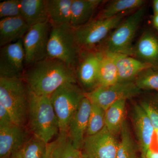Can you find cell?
<instances>
[{
    "mask_svg": "<svg viewBox=\"0 0 158 158\" xmlns=\"http://www.w3.org/2000/svg\"><path fill=\"white\" fill-rule=\"evenodd\" d=\"M153 68L148 69L141 72L135 80L136 86L140 90L158 91V70Z\"/></svg>",
    "mask_w": 158,
    "mask_h": 158,
    "instance_id": "obj_29",
    "label": "cell"
},
{
    "mask_svg": "<svg viewBox=\"0 0 158 158\" xmlns=\"http://www.w3.org/2000/svg\"><path fill=\"white\" fill-rule=\"evenodd\" d=\"M121 140L118 143L116 158H137V147L126 119L122 127Z\"/></svg>",
    "mask_w": 158,
    "mask_h": 158,
    "instance_id": "obj_27",
    "label": "cell"
},
{
    "mask_svg": "<svg viewBox=\"0 0 158 158\" xmlns=\"http://www.w3.org/2000/svg\"><path fill=\"white\" fill-rule=\"evenodd\" d=\"M21 16L19 0H7L0 3V18Z\"/></svg>",
    "mask_w": 158,
    "mask_h": 158,
    "instance_id": "obj_30",
    "label": "cell"
},
{
    "mask_svg": "<svg viewBox=\"0 0 158 158\" xmlns=\"http://www.w3.org/2000/svg\"><path fill=\"white\" fill-rule=\"evenodd\" d=\"M153 24L155 28L158 31V14L154 15L153 18Z\"/></svg>",
    "mask_w": 158,
    "mask_h": 158,
    "instance_id": "obj_35",
    "label": "cell"
},
{
    "mask_svg": "<svg viewBox=\"0 0 158 158\" xmlns=\"http://www.w3.org/2000/svg\"><path fill=\"white\" fill-rule=\"evenodd\" d=\"M21 16L30 27L49 20L46 0H19Z\"/></svg>",
    "mask_w": 158,
    "mask_h": 158,
    "instance_id": "obj_20",
    "label": "cell"
},
{
    "mask_svg": "<svg viewBox=\"0 0 158 158\" xmlns=\"http://www.w3.org/2000/svg\"><path fill=\"white\" fill-rule=\"evenodd\" d=\"M15 124L6 108L0 104V127H7Z\"/></svg>",
    "mask_w": 158,
    "mask_h": 158,
    "instance_id": "obj_32",
    "label": "cell"
},
{
    "mask_svg": "<svg viewBox=\"0 0 158 158\" xmlns=\"http://www.w3.org/2000/svg\"><path fill=\"white\" fill-rule=\"evenodd\" d=\"M125 15L108 19L97 17L85 25L74 29L77 43L82 52L97 50L123 20Z\"/></svg>",
    "mask_w": 158,
    "mask_h": 158,
    "instance_id": "obj_6",
    "label": "cell"
},
{
    "mask_svg": "<svg viewBox=\"0 0 158 158\" xmlns=\"http://www.w3.org/2000/svg\"><path fill=\"white\" fill-rule=\"evenodd\" d=\"M144 13L145 9L143 6L134 11L112 31L103 42H104L103 48L97 50L132 56L133 40L144 17Z\"/></svg>",
    "mask_w": 158,
    "mask_h": 158,
    "instance_id": "obj_5",
    "label": "cell"
},
{
    "mask_svg": "<svg viewBox=\"0 0 158 158\" xmlns=\"http://www.w3.org/2000/svg\"><path fill=\"white\" fill-rule=\"evenodd\" d=\"M143 0H115L110 2L101 11L97 18H110L136 10L143 7Z\"/></svg>",
    "mask_w": 158,
    "mask_h": 158,
    "instance_id": "obj_24",
    "label": "cell"
},
{
    "mask_svg": "<svg viewBox=\"0 0 158 158\" xmlns=\"http://www.w3.org/2000/svg\"><path fill=\"white\" fill-rule=\"evenodd\" d=\"M48 144L32 134L22 146L12 155L17 158H46Z\"/></svg>",
    "mask_w": 158,
    "mask_h": 158,
    "instance_id": "obj_25",
    "label": "cell"
},
{
    "mask_svg": "<svg viewBox=\"0 0 158 158\" xmlns=\"http://www.w3.org/2000/svg\"><path fill=\"white\" fill-rule=\"evenodd\" d=\"M102 2L100 0H73L71 27L77 29L90 22Z\"/></svg>",
    "mask_w": 158,
    "mask_h": 158,
    "instance_id": "obj_19",
    "label": "cell"
},
{
    "mask_svg": "<svg viewBox=\"0 0 158 158\" xmlns=\"http://www.w3.org/2000/svg\"><path fill=\"white\" fill-rule=\"evenodd\" d=\"M135 58L152 66H158V39L149 32H145L134 48Z\"/></svg>",
    "mask_w": 158,
    "mask_h": 158,
    "instance_id": "obj_18",
    "label": "cell"
},
{
    "mask_svg": "<svg viewBox=\"0 0 158 158\" xmlns=\"http://www.w3.org/2000/svg\"><path fill=\"white\" fill-rule=\"evenodd\" d=\"M145 157L146 158H158V149L154 150L150 148L146 153Z\"/></svg>",
    "mask_w": 158,
    "mask_h": 158,
    "instance_id": "obj_33",
    "label": "cell"
},
{
    "mask_svg": "<svg viewBox=\"0 0 158 158\" xmlns=\"http://www.w3.org/2000/svg\"><path fill=\"white\" fill-rule=\"evenodd\" d=\"M103 52L99 68L98 87H108L118 82V70L114 59L110 53Z\"/></svg>",
    "mask_w": 158,
    "mask_h": 158,
    "instance_id": "obj_26",
    "label": "cell"
},
{
    "mask_svg": "<svg viewBox=\"0 0 158 158\" xmlns=\"http://www.w3.org/2000/svg\"><path fill=\"white\" fill-rule=\"evenodd\" d=\"M9 158H17V157H16L15 156L13 155H11V156Z\"/></svg>",
    "mask_w": 158,
    "mask_h": 158,
    "instance_id": "obj_37",
    "label": "cell"
},
{
    "mask_svg": "<svg viewBox=\"0 0 158 158\" xmlns=\"http://www.w3.org/2000/svg\"><path fill=\"white\" fill-rule=\"evenodd\" d=\"M118 143L105 126L96 134L86 136L82 154L84 158H116Z\"/></svg>",
    "mask_w": 158,
    "mask_h": 158,
    "instance_id": "obj_11",
    "label": "cell"
},
{
    "mask_svg": "<svg viewBox=\"0 0 158 158\" xmlns=\"http://www.w3.org/2000/svg\"><path fill=\"white\" fill-rule=\"evenodd\" d=\"M105 113L106 111L102 108L91 104L86 136L93 135L103 129L105 127Z\"/></svg>",
    "mask_w": 158,
    "mask_h": 158,
    "instance_id": "obj_28",
    "label": "cell"
},
{
    "mask_svg": "<svg viewBox=\"0 0 158 158\" xmlns=\"http://www.w3.org/2000/svg\"><path fill=\"white\" fill-rule=\"evenodd\" d=\"M47 52L48 57L59 59L76 71L82 51L70 25L51 24Z\"/></svg>",
    "mask_w": 158,
    "mask_h": 158,
    "instance_id": "obj_4",
    "label": "cell"
},
{
    "mask_svg": "<svg viewBox=\"0 0 158 158\" xmlns=\"http://www.w3.org/2000/svg\"><path fill=\"white\" fill-rule=\"evenodd\" d=\"M153 9L154 15L158 14V0H155L153 2Z\"/></svg>",
    "mask_w": 158,
    "mask_h": 158,
    "instance_id": "obj_34",
    "label": "cell"
},
{
    "mask_svg": "<svg viewBox=\"0 0 158 158\" xmlns=\"http://www.w3.org/2000/svg\"><path fill=\"white\" fill-rule=\"evenodd\" d=\"M140 158H146L145 157H142V156H141V157Z\"/></svg>",
    "mask_w": 158,
    "mask_h": 158,
    "instance_id": "obj_38",
    "label": "cell"
},
{
    "mask_svg": "<svg viewBox=\"0 0 158 158\" xmlns=\"http://www.w3.org/2000/svg\"><path fill=\"white\" fill-rule=\"evenodd\" d=\"M30 90L23 77H0V104L9 112L15 124L27 127Z\"/></svg>",
    "mask_w": 158,
    "mask_h": 158,
    "instance_id": "obj_2",
    "label": "cell"
},
{
    "mask_svg": "<svg viewBox=\"0 0 158 158\" xmlns=\"http://www.w3.org/2000/svg\"><path fill=\"white\" fill-rule=\"evenodd\" d=\"M91 107V103L85 96L69 125V137L74 147L80 151L82 150L85 143Z\"/></svg>",
    "mask_w": 158,
    "mask_h": 158,
    "instance_id": "obj_13",
    "label": "cell"
},
{
    "mask_svg": "<svg viewBox=\"0 0 158 158\" xmlns=\"http://www.w3.org/2000/svg\"><path fill=\"white\" fill-rule=\"evenodd\" d=\"M155 134H156V138L157 142L158 144V129L155 131Z\"/></svg>",
    "mask_w": 158,
    "mask_h": 158,
    "instance_id": "obj_36",
    "label": "cell"
},
{
    "mask_svg": "<svg viewBox=\"0 0 158 158\" xmlns=\"http://www.w3.org/2000/svg\"><path fill=\"white\" fill-rule=\"evenodd\" d=\"M51 29V23L48 21L31 26L23 37L26 68L48 57V44Z\"/></svg>",
    "mask_w": 158,
    "mask_h": 158,
    "instance_id": "obj_8",
    "label": "cell"
},
{
    "mask_svg": "<svg viewBox=\"0 0 158 158\" xmlns=\"http://www.w3.org/2000/svg\"><path fill=\"white\" fill-rule=\"evenodd\" d=\"M109 53V52H108ZM118 70V82L134 81L142 72L152 65L131 56L124 54L111 53Z\"/></svg>",
    "mask_w": 158,
    "mask_h": 158,
    "instance_id": "obj_16",
    "label": "cell"
},
{
    "mask_svg": "<svg viewBox=\"0 0 158 158\" xmlns=\"http://www.w3.org/2000/svg\"><path fill=\"white\" fill-rule=\"evenodd\" d=\"M104 56L101 51L82 52L76 69L77 82L89 92L98 87V73L100 64Z\"/></svg>",
    "mask_w": 158,
    "mask_h": 158,
    "instance_id": "obj_12",
    "label": "cell"
},
{
    "mask_svg": "<svg viewBox=\"0 0 158 158\" xmlns=\"http://www.w3.org/2000/svg\"><path fill=\"white\" fill-rule=\"evenodd\" d=\"M132 119L141 156L145 157L148 151L151 148L155 134L154 128L140 104L134 106Z\"/></svg>",
    "mask_w": 158,
    "mask_h": 158,
    "instance_id": "obj_15",
    "label": "cell"
},
{
    "mask_svg": "<svg viewBox=\"0 0 158 158\" xmlns=\"http://www.w3.org/2000/svg\"><path fill=\"white\" fill-rule=\"evenodd\" d=\"M127 100L121 99L114 103L106 110L105 126L114 135L120 133L125 118Z\"/></svg>",
    "mask_w": 158,
    "mask_h": 158,
    "instance_id": "obj_23",
    "label": "cell"
},
{
    "mask_svg": "<svg viewBox=\"0 0 158 158\" xmlns=\"http://www.w3.org/2000/svg\"><path fill=\"white\" fill-rule=\"evenodd\" d=\"M46 158H84L81 151L74 147L68 133L59 132L56 139L48 144Z\"/></svg>",
    "mask_w": 158,
    "mask_h": 158,
    "instance_id": "obj_21",
    "label": "cell"
},
{
    "mask_svg": "<svg viewBox=\"0 0 158 158\" xmlns=\"http://www.w3.org/2000/svg\"><path fill=\"white\" fill-rule=\"evenodd\" d=\"M49 20L55 25H70L73 0H46Z\"/></svg>",
    "mask_w": 158,
    "mask_h": 158,
    "instance_id": "obj_22",
    "label": "cell"
},
{
    "mask_svg": "<svg viewBox=\"0 0 158 158\" xmlns=\"http://www.w3.org/2000/svg\"><path fill=\"white\" fill-rule=\"evenodd\" d=\"M85 93L77 83H68L59 87L50 97L59 122V132L68 131L71 119Z\"/></svg>",
    "mask_w": 158,
    "mask_h": 158,
    "instance_id": "obj_7",
    "label": "cell"
},
{
    "mask_svg": "<svg viewBox=\"0 0 158 158\" xmlns=\"http://www.w3.org/2000/svg\"><path fill=\"white\" fill-rule=\"evenodd\" d=\"M141 90L135 81L118 82L108 87H98L85 96L90 103L106 111L111 105L121 99L127 100L138 95Z\"/></svg>",
    "mask_w": 158,
    "mask_h": 158,
    "instance_id": "obj_9",
    "label": "cell"
},
{
    "mask_svg": "<svg viewBox=\"0 0 158 158\" xmlns=\"http://www.w3.org/2000/svg\"><path fill=\"white\" fill-rule=\"evenodd\" d=\"M25 68V53L22 39L1 47L0 77H23Z\"/></svg>",
    "mask_w": 158,
    "mask_h": 158,
    "instance_id": "obj_10",
    "label": "cell"
},
{
    "mask_svg": "<svg viewBox=\"0 0 158 158\" xmlns=\"http://www.w3.org/2000/svg\"><path fill=\"white\" fill-rule=\"evenodd\" d=\"M140 105L151 121L155 131L158 129V102L155 100H144Z\"/></svg>",
    "mask_w": 158,
    "mask_h": 158,
    "instance_id": "obj_31",
    "label": "cell"
},
{
    "mask_svg": "<svg viewBox=\"0 0 158 158\" xmlns=\"http://www.w3.org/2000/svg\"><path fill=\"white\" fill-rule=\"evenodd\" d=\"M30 27L22 16L0 20V46L22 39Z\"/></svg>",
    "mask_w": 158,
    "mask_h": 158,
    "instance_id": "obj_17",
    "label": "cell"
},
{
    "mask_svg": "<svg viewBox=\"0 0 158 158\" xmlns=\"http://www.w3.org/2000/svg\"><path fill=\"white\" fill-rule=\"evenodd\" d=\"M23 78L31 92L49 97L62 85L77 83L74 69L50 57L26 67Z\"/></svg>",
    "mask_w": 158,
    "mask_h": 158,
    "instance_id": "obj_1",
    "label": "cell"
},
{
    "mask_svg": "<svg viewBox=\"0 0 158 158\" xmlns=\"http://www.w3.org/2000/svg\"><path fill=\"white\" fill-rule=\"evenodd\" d=\"M30 131L15 124L0 127V158H9L17 151L31 136Z\"/></svg>",
    "mask_w": 158,
    "mask_h": 158,
    "instance_id": "obj_14",
    "label": "cell"
},
{
    "mask_svg": "<svg viewBox=\"0 0 158 158\" xmlns=\"http://www.w3.org/2000/svg\"><path fill=\"white\" fill-rule=\"evenodd\" d=\"M28 125L31 134L47 143L58 135L59 122L50 98L36 95L30 90Z\"/></svg>",
    "mask_w": 158,
    "mask_h": 158,
    "instance_id": "obj_3",
    "label": "cell"
}]
</instances>
